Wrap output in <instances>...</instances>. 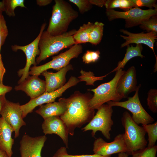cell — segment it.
Masks as SVG:
<instances>
[{
    "mask_svg": "<svg viewBox=\"0 0 157 157\" xmlns=\"http://www.w3.org/2000/svg\"><path fill=\"white\" fill-rule=\"evenodd\" d=\"M147 104L148 108L153 113L157 112V90L151 89L147 93Z\"/></svg>",
    "mask_w": 157,
    "mask_h": 157,
    "instance_id": "cell-29",
    "label": "cell"
},
{
    "mask_svg": "<svg viewBox=\"0 0 157 157\" xmlns=\"http://www.w3.org/2000/svg\"><path fill=\"white\" fill-rule=\"evenodd\" d=\"M141 86V84L138 86L134 95L132 97H128L126 101L119 102L109 101L106 103L112 107L119 106L128 110L132 114V119L138 125L152 124L154 119L143 108L139 99V91Z\"/></svg>",
    "mask_w": 157,
    "mask_h": 157,
    "instance_id": "cell-8",
    "label": "cell"
},
{
    "mask_svg": "<svg viewBox=\"0 0 157 157\" xmlns=\"http://www.w3.org/2000/svg\"><path fill=\"white\" fill-rule=\"evenodd\" d=\"M47 139L45 135L33 137L24 134L19 142L21 157H42V150Z\"/></svg>",
    "mask_w": 157,
    "mask_h": 157,
    "instance_id": "cell-14",
    "label": "cell"
},
{
    "mask_svg": "<svg viewBox=\"0 0 157 157\" xmlns=\"http://www.w3.org/2000/svg\"><path fill=\"white\" fill-rule=\"evenodd\" d=\"M13 132V128L2 117H0V149L9 157H12L13 154L12 149L14 140L12 134Z\"/></svg>",
    "mask_w": 157,
    "mask_h": 157,
    "instance_id": "cell-20",
    "label": "cell"
},
{
    "mask_svg": "<svg viewBox=\"0 0 157 157\" xmlns=\"http://www.w3.org/2000/svg\"><path fill=\"white\" fill-rule=\"evenodd\" d=\"M121 122L125 129L124 134L126 153L132 155L135 151L146 147L147 144L145 138L146 132L143 126L136 124L127 111L123 113Z\"/></svg>",
    "mask_w": 157,
    "mask_h": 157,
    "instance_id": "cell-4",
    "label": "cell"
},
{
    "mask_svg": "<svg viewBox=\"0 0 157 157\" xmlns=\"http://www.w3.org/2000/svg\"><path fill=\"white\" fill-rule=\"evenodd\" d=\"M2 13L0 12V53L1 47L4 44L8 35L6 21Z\"/></svg>",
    "mask_w": 157,
    "mask_h": 157,
    "instance_id": "cell-32",
    "label": "cell"
},
{
    "mask_svg": "<svg viewBox=\"0 0 157 157\" xmlns=\"http://www.w3.org/2000/svg\"><path fill=\"white\" fill-rule=\"evenodd\" d=\"M157 151V145L151 147H146L134 152L132 157H156Z\"/></svg>",
    "mask_w": 157,
    "mask_h": 157,
    "instance_id": "cell-31",
    "label": "cell"
},
{
    "mask_svg": "<svg viewBox=\"0 0 157 157\" xmlns=\"http://www.w3.org/2000/svg\"><path fill=\"white\" fill-rule=\"evenodd\" d=\"M12 87L5 85L3 83L0 84V96L10 92L12 90Z\"/></svg>",
    "mask_w": 157,
    "mask_h": 157,
    "instance_id": "cell-36",
    "label": "cell"
},
{
    "mask_svg": "<svg viewBox=\"0 0 157 157\" xmlns=\"http://www.w3.org/2000/svg\"><path fill=\"white\" fill-rule=\"evenodd\" d=\"M52 1V0H37L36 2L39 6H45L51 3Z\"/></svg>",
    "mask_w": 157,
    "mask_h": 157,
    "instance_id": "cell-39",
    "label": "cell"
},
{
    "mask_svg": "<svg viewBox=\"0 0 157 157\" xmlns=\"http://www.w3.org/2000/svg\"><path fill=\"white\" fill-rule=\"evenodd\" d=\"M133 3L135 8L144 6L150 9H157V6L156 0H131Z\"/></svg>",
    "mask_w": 157,
    "mask_h": 157,
    "instance_id": "cell-35",
    "label": "cell"
},
{
    "mask_svg": "<svg viewBox=\"0 0 157 157\" xmlns=\"http://www.w3.org/2000/svg\"><path fill=\"white\" fill-rule=\"evenodd\" d=\"M100 52L98 50L95 51L87 50L83 54L82 58L85 64H89L97 61L100 57Z\"/></svg>",
    "mask_w": 157,
    "mask_h": 157,
    "instance_id": "cell-34",
    "label": "cell"
},
{
    "mask_svg": "<svg viewBox=\"0 0 157 157\" xmlns=\"http://www.w3.org/2000/svg\"><path fill=\"white\" fill-rule=\"evenodd\" d=\"M46 24V23L42 24L38 35L30 43L23 46L14 45L11 46L13 51H16L19 50L22 51L25 54L26 57V62L25 67L23 68L19 69L17 72L18 76L20 77L18 82L19 84L29 76V72L31 66L32 65L36 66L37 65L35 58L37 56L39 55L40 54V50L38 47L39 42Z\"/></svg>",
    "mask_w": 157,
    "mask_h": 157,
    "instance_id": "cell-10",
    "label": "cell"
},
{
    "mask_svg": "<svg viewBox=\"0 0 157 157\" xmlns=\"http://www.w3.org/2000/svg\"><path fill=\"white\" fill-rule=\"evenodd\" d=\"M42 125L43 132L45 135L55 134L62 140L67 148H68V131L63 120L59 116H52L44 119Z\"/></svg>",
    "mask_w": 157,
    "mask_h": 157,
    "instance_id": "cell-15",
    "label": "cell"
},
{
    "mask_svg": "<svg viewBox=\"0 0 157 157\" xmlns=\"http://www.w3.org/2000/svg\"><path fill=\"white\" fill-rule=\"evenodd\" d=\"M83 50L81 44H75L65 52L53 57L51 60L45 64L31 67L29 75L39 76L44 71L50 69L58 71L69 64L72 59L77 58L82 52Z\"/></svg>",
    "mask_w": 157,
    "mask_h": 157,
    "instance_id": "cell-7",
    "label": "cell"
},
{
    "mask_svg": "<svg viewBox=\"0 0 157 157\" xmlns=\"http://www.w3.org/2000/svg\"><path fill=\"white\" fill-rule=\"evenodd\" d=\"M129 155L125 153H120L118 154L117 157H128Z\"/></svg>",
    "mask_w": 157,
    "mask_h": 157,
    "instance_id": "cell-43",
    "label": "cell"
},
{
    "mask_svg": "<svg viewBox=\"0 0 157 157\" xmlns=\"http://www.w3.org/2000/svg\"><path fill=\"white\" fill-rule=\"evenodd\" d=\"M142 125L148 134V143L147 147H153L155 145L157 140V122Z\"/></svg>",
    "mask_w": 157,
    "mask_h": 157,
    "instance_id": "cell-26",
    "label": "cell"
},
{
    "mask_svg": "<svg viewBox=\"0 0 157 157\" xmlns=\"http://www.w3.org/2000/svg\"><path fill=\"white\" fill-rule=\"evenodd\" d=\"M52 15L46 31L51 35H60L67 32L70 23L78 16V12L63 0H55Z\"/></svg>",
    "mask_w": 157,
    "mask_h": 157,
    "instance_id": "cell-2",
    "label": "cell"
},
{
    "mask_svg": "<svg viewBox=\"0 0 157 157\" xmlns=\"http://www.w3.org/2000/svg\"><path fill=\"white\" fill-rule=\"evenodd\" d=\"M73 69L72 65L69 64L56 72H49L47 70L42 72V75L44 77L45 79V92H51L63 86L65 84L67 72Z\"/></svg>",
    "mask_w": 157,
    "mask_h": 157,
    "instance_id": "cell-19",
    "label": "cell"
},
{
    "mask_svg": "<svg viewBox=\"0 0 157 157\" xmlns=\"http://www.w3.org/2000/svg\"><path fill=\"white\" fill-rule=\"evenodd\" d=\"M104 24L101 22L93 23L89 34L88 42L96 45L101 42L103 35Z\"/></svg>",
    "mask_w": 157,
    "mask_h": 157,
    "instance_id": "cell-23",
    "label": "cell"
},
{
    "mask_svg": "<svg viewBox=\"0 0 157 157\" xmlns=\"http://www.w3.org/2000/svg\"><path fill=\"white\" fill-rule=\"evenodd\" d=\"M6 99L5 95L0 96V113L3 105Z\"/></svg>",
    "mask_w": 157,
    "mask_h": 157,
    "instance_id": "cell-40",
    "label": "cell"
},
{
    "mask_svg": "<svg viewBox=\"0 0 157 157\" xmlns=\"http://www.w3.org/2000/svg\"><path fill=\"white\" fill-rule=\"evenodd\" d=\"M76 30L73 29L62 34L52 36L43 31L40 38L38 47L40 54L36 60L38 64L61 50L76 44L73 35Z\"/></svg>",
    "mask_w": 157,
    "mask_h": 157,
    "instance_id": "cell-3",
    "label": "cell"
},
{
    "mask_svg": "<svg viewBox=\"0 0 157 157\" xmlns=\"http://www.w3.org/2000/svg\"><path fill=\"white\" fill-rule=\"evenodd\" d=\"M53 157H111V155L104 156L95 154L91 155H70L68 154L66 147H62L56 151Z\"/></svg>",
    "mask_w": 157,
    "mask_h": 157,
    "instance_id": "cell-30",
    "label": "cell"
},
{
    "mask_svg": "<svg viewBox=\"0 0 157 157\" xmlns=\"http://www.w3.org/2000/svg\"><path fill=\"white\" fill-rule=\"evenodd\" d=\"M0 157H9L7 154L0 149Z\"/></svg>",
    "mask_w": 157,
    "mask_h": 157,
    "instance_id": "cell-41",
    "label": "cell"
},
{
    "mask_svg": "<svg viewBox=\"0 0 157 157\" xmlns=\"http://www.w3.org/2000/svg\"><path fill=\"white\" fill-rule=\"evenodd\" d=\"M5 11L4 4L3 1H0V12H3Z\"/></svg>",
    "mask_w": 157,
    "mask_h": 157,
    "instance_id": "cell-42",
    "label": "cell"
},
{
    "mask_svg": "<svg viewBox=\"0 0 157 157\" xmlns=\"http://www.w3.org/2000/svg\"><path fill=\"white\" fill-rule=\"evenodd\" d=\"M139 25L141 29L146 30L147 33L151 31L157 33V15L142 21Z\"/></svg>",
    "mask_w": 157,
    "mask_h": 157,
    "instance_id": "cell-28",
    "label": "cell"
},
{
    "mask_svg": "<svg viewBox=\"0 0 157 157\" xmlns=\"http://www.w3.org/2000/svg\"><path fill=\"white\" fill-rule=\"evenodd\" d=\"M120 31L127 35L125 36L120 35V36L125 40V42L121 45V48L127 46L131 43L145 44L153 51L156 58V63H157V58L154 51V45L156 40L157 38V33L151 31L147 33L143 32L140 33H133L124 29H120Z\"/></svg>",
    "mask_w": 157,
    "mask_h": 157,
    "instance_id": "cell-17",
    "label": "cell"
},
{
    "mask_svg": "<svg viewBox=\"0 0 157 157\" xmlns=\"http://www.w3.org/2000/svg\"><path fill=\"white\" fill-rule=\"evenodd\" d=\"M91 4L102 7L104 6L105 0H89Z\"/></svg>",
    "mask_w": 157,
    "mask_h": 157,
    "instance_id": "cell-38",
    "label": "cell"
},
{
    "mask_svg": "<svg viewBox=\"0 0 157 157\" xmlns=\"http://www.w3.org/2000/svg\"><path fill=\"white\" fill-rule=\"evenodd\" d=\"M106 13L109 21L118 19H124L125 27L129 28L139 25L142 21L157 15V9L142 10L135 7L123 12L106 9Z\"/></svg>",
    "mask_w": 157,
    "mask_h": 157,
    "instance_id": "cell-9",
    "label": "cell"
},
{
    "mask_svg": "<svg viewBox=\"0 0 157 157\" xmlns=\"http://www.w3.org/2000/svg\"><path fill=\"white\" fill-rule=\"evenodd\" d=\"M125 71L120 69L116 72L114 77L109 82L102 83L95 89L88 90L94 93L89 103L91 109L97 110L109 101H120L122 99L117 94L116 87L118 81Z\"/></svg>",
    "mask_w": 157,
    "mask_h": 157,
    "instance_id": "cell-5",
    "label": "cell"
},
{
    "mask_svg": "<svg viewBox=\"0 0 157 157\" xmlns=\"http://www.w3.org/2000/svg\"><path fill=\"white\" fill-rule=\"evenodd\" d=\"M5 12L9 17H14L15 8L17 7L26 8L24 0H3Z\"/></svg>",
    "mask_w": 157,
    "mask_h": 157,
    "instance_id": "cell-27",
    "label": "cell"
},
{
    "mask_svg": "<svg viewBox=\"0 0 157 157\" xmlns=\"http://www.w3.org/2000/svg\"><path fill=\"white\" fill-rule=\"evenodd\" d=\"M94 115L88 123L81 130L83 132L92 131L91 135L94 138L97 131H100L108 140L111 139L110 133L114 122L112 119V107L108 104L99 107Z\"/></svg>",
    "mask_w": 157,
    "mask_h": 157,
    "instance_id": "cell-6",
    "label": "cell"
},
{
    "mask_svg": "<svg viewBox=\"0 0 157 157\" xmlns=\"http://www.w3.org/2000/svg\"><path fill=\"white\" fill-rule=\"evenodd\" d=\"M19 103H14L6 99L2 108L0 115L13 129L15 138L18 137L21 128L26 125L22 117V111Z\"/></svg>",
    "mask_w": 157,
    "mask_h": 157,
    "instance_id": "cell-12",
    "label": "cell"
},
{
    "mask_svg": "<svg viewBox=\"0 0 157 157\" xmlns=\"http://www.w3.org/2000/svg\"><path fill=\"white\" fill-rule=\"evenodd\" d=\"M127 47L126 52L123 59L122 61L118 62L117 67L110 73L124 68L127 63L132 58L137 56L140 57L142 58L144 57L142 54L143 49L142 44H137L135 47H133L132 45L130 46L129 45Z\"/></svg>",
    "mask_w": 157,
    "mask_h": 157,
    "instance_id": "cell-22",
    "label": "cell"
},
{
    "mask_svg": "<svg viewBox=\"0 0 157 157\" xmlns=\"http://www.w3.org/2000/svg\"><path fill=\"white\" fill-rule=\"evenodd\" d=\"M136 72L135 67L132 66L125 71L117 83L116 90L122 98H128L129 94L137 89Z\"/></svg>",
    "mask_w": 157,
    "mask_h": 157,
    "instance_id": "cell-16",
    "label": "cell"
},
{
    "mask_svg": "<svg viewBox=\"0 0 157 157\" xmlns=\"http://www.w3.org/2000/svg\"><path fill=\"white\" fill-rule=\"evenodd\" d=\"M104 6L106 9H113L119 8L126 11L135 8L131 0H105Z\"/></svg>",
    "mask_w": 157,
    "mask_h": 157,
    "instance_id": "cell-25",
    "label": "cell"
},
{
    "mask_svg": "<svg viewBox=\"0 0 157 157\" xmlns=\"http://www.w3.org/2000/svg\"><path fill=\"white\" fill-rule=\"evenodd\" d=\"M80 80L74 76H71L67 82L60 88L50 92H45L39 97L30 100L27 103L21 105L24 118L29 113L32 112L36 107L43 104L49 103L55 101L56 99L61 97L63 94L69 88L76 85L81 81Z\"/></svg>",
    "mask_w": 157,
    "mask_h": 157,
    "instance_id": "cell-11",
    "label": "cell"
},
{
    "mask_svg": "<svg viewBox=\"0 0 157 157\" xmlns=\"http://www.w3.org/2000/svg\"><path fill=\"white\" fill-rule=\"evenodd\" d=\"M69 1L78 7L79 12L82 14L90 10L92 7L89 0H69Z\"/></svg>",
    "mask_w": 157,
    "mask_h": 157,
    "instance_id": "cell-33",
    "label": "cell"
},
{
    "mask_svg": "<svg viewBox=\"0 0 157 157\" xmlns=\"http://www.w3.org/2000/svg\"><path fill=\"white\" fill-rule=\"evenodd\" d=\"M66 110V104L61 98L58 102L54 101L40 106L35 112L44 119L52 116L60 117L64 114Z\"/></svg>",
    "mask_w": 157,
    "mask_h": 157,
    "instance_id": "cell-21",
    "label": "cell"
},
{
    "mask_svg": "<svg viewBox=\"0 0 157 157\" xmlns=\"http://www.w3.org/2000/svg\"><path fill=\"white\" fill-rule=\"evenodd\" d=\"M93 23L88 22L83 24L76 31L73 35L76 44H81L88 42L89 34Z\"/></svg>",
    "mask_w": 157,
    "mask_h": 157,
    "instance_id": "cell-24",
    "label": "cell"
},
{
    "mask_svg": "<svg viewBox=\"0 0 157 157\" xmlns=\"http://www.w3.org/2000/svg\"><path fill=\"white\" fill-rule=\"evenodd\" d=\"M92 96L90 93L83 94L77 91L68 98H61L66 104V110L60 117L70 135L73 136L76 129L89 123L94 115L95 110L91 109L89 104Z\"/></svg>",
    "mask_w": 157,
    "mask_h": 157,
    "instance_id": "cell-1",
    "label": "cell"
},
{
    "mask_svg": "<svg viewBox=\"0 0 157 157\" xmlns=\"http://www.w3.org/2000/svg\"><path fill=\"white\" fill-rule=\"evenodd\" d=\"M15 90H22L29 96L31 99L35 98L45 92V81L40 78L38 76H29L23 82L16 86Z\"/></svg>",
    "mask_w": 157,
    "mask_h": 157,
    "instance_id": "cell-18",
    "label": "cell"
},
{
    "mask_svg": "<svg viewBox=\"0 0 157 157\" xmlns=\"http://www.w3.org/2000/svg\"><path fill=\"white\" fill-rule=\"evenodd\" d=\"M93 151L95 154L104 156L120 153H126L127 147L124 133L117 135L113 141L109 142L101 137L96 138L93 143Z\"/></svg>",
    "mask_w": 157,
    "mask_h": 157,
    "instance_id": "cell-13",
    "label": "cell"
},
{
    "mask_svg": "<svg viewBox=\"0 0 157 157\" xmlns=\"http://www.w3.org/2000/svg\"><path fill=\"white\" fill-rule=\"evenodd\" d=\"M6 72V70L4 67L0 53V84L3 83V77Z\"/></svg>",
    "mask_w": 157,
    "mask_h": 157,
    "instance_id": "cell-37",
    "label": "cell"
}]
</instances>
